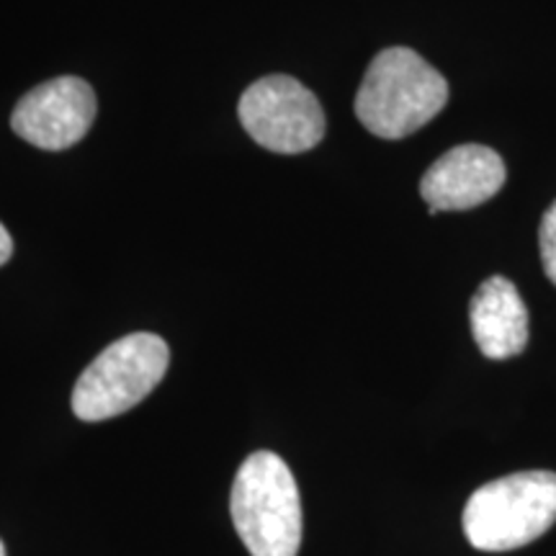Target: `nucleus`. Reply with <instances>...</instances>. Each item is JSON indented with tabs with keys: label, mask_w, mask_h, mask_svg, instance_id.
Wrapping results in <instances>:
<instances>
[{
	"label": "nucleus",
	"mask_w": 556,
	"mask_h": 556,
	"mask_svg": "<svg viewBox=\"0 0 556 556\" xmlns=\"http://www.w3.org/2000/svg\"><path fill=\"white\" fill-rule=\"evenodd\" d=\"M446 103V78L417 52L392 47L368 65L356 96V116L371 135L402 139L426 127Z\"/></svg>",
	"instance_id": "1"
},
{
	"label": "nucleus",
	"mask_w": 556,
	"mask_h": 556,
	"mask_svg": "<svg viewBox=\"0 0 556 556\" xmlns=\"http://www.w3.org/2000/svg\"><path fill=\"white\" fill-rule=\"evenodd\" d=\"M229 516L250 556H296L304 516L289 464L274 451L250 454L235 475Z\"/></svg>",
	"instance_id": "2"
},
{
	"label": "nucleus",
	"mask_w": 556,
	"mask_h": 556,
	"mask_svg": "<svg viewBox=\"0 0 556 556\" xmlns=\"http://www.w3.org/2000/svg\"><path fill=\"white\" fill-rule=\"evenodd\" d=\"M464 533L479 552H510L556 523L554 471H518L471 492L464 507Z\"/></svg>",
	"instance_id": "3"
},
{
	"label": "nucleus",
	"mask_w": 556,
	"mask_h": 556,
	"mask_svg": "<svg viewBox=\"0 0 556 556\" xmlns=\"http://www.w3.org/2000/svg\"><path fill=\"white\" fill-rule=\"evenodd\" d=\"M168 361V343L152 332H131L111 343L75 381V417L101 422L137 407L163 381Z\"/></svg>",
	"instance_id": "4"
},
{
	"label": "nucleus",
	"mask_w": 556,
	"mask_h": 556,
	"mask_svg": "<svg viewBox=\"0 0 556 556\" xmlns=\"http://www.w3.org/2000/svg\"><path fill=\"white\" fill-rule=\"evenodd\" d=\"M242 127L261 148L278 155H299L325 137V111L317 96L291 75H268L242 93Z\"/></svg>",
	"instance_id": "5"
},
{
	"label": "nucleus",
	"mask_w": 556,
	"mask_h": 556,
	"mask_svg": "<svg viewBox=\"0 0 556 556\" xmlns=\"http://www.w3.org/2000/svg\"><path fill=\"white\" fill-rule=\"evenodd\" d=\"M93 88L83 78L65 75L37 86L11 114V127L21 139L39 150H67L88 135L96 122Z\"/></svg>",
	"instance_id": "6"
},
{
	"label": "nucleus",
	"mask_w": 556,
	"mask_h": 556,
	"mask_svg": "<svg viewBox=\"0 0 556 556\" xmlns=\"http://www.w3.org/2000/svg\"><path fill=\"white\" fill-rule=\"evenodd\" d=\"M505 184V163L484 144H458L441 155L420 180L430 214L464 212L490 201Z\"/></svg>",
	"instance_id": "7"
},
{
	"label": "nucleus",
	"mask_w": 556,
	"mask_h": 556,
	"mask_svg": "<svg viewBox=\"0 0 556 556\" xmlns=\"http://www.w3.org/2000/svg\"><path fill=\"white\" fill-rule=\"evenodd\" d=\"M471 332L486 358L503 361L528 345V309L516 283L503 276L486 278L469 304Z\"/></svg>",
	"instance_id": "8"
},
{
	"label": "nucleus",
	"mask_w": 556,
	"mask_h": 556,
	"mask_svg": "<svg viewBox=\"0 0 556 556\" xmlns=\"http://www.w3.org/2000/svg\"><path fill=\"white\" fill-rule=\"evenodd\" d=\"M539 245H541V263H544L548 281L556 287V201L546 208L544 219H541Z\"/></svg>",
	"instance_id": "9"
},
{
	"label": "nucleus",
	"mask_w": 556,
	"mask_h": 556,
	"mask_svg": "<svg viewBox=\"0 0 556 556\" xmlns=\"http://www.w3.org/2000/svg\"><path fill=\"white\" fill-rule=\"evenodd\" d=\"M13 255V240H11V232L0 225V266H3L5 261H9Z\"/></svg>",
	"instance_id": "10"
},
{
	"label": "nucleus",
	"mask_w": 556,
	"mask_h": 556,
	"mask_svg": "<svg viewBox=\"0 0 556 556\" xmlns=\"http://www.w3.org/2000/svg\"><path fill=\"white\" fill-rule=\"evenodd\" d=\"M0 556H5V546H3V541H0Z\"/></svg>",
	"instance_id": "11"
}]
</instances>
